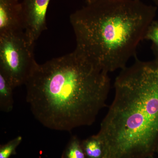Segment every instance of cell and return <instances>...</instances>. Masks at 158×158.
Wrapping results in <instances>:
<instances>
[{"mask_svg":"<svg viewBox=\"0 0 158 158\" xmlns=\"http://www.w3.org/2000/svg\"><path fill=\"white\" fill-rule=\"evenodd\" d=\"M108 74L74 50L37 64L25 84L27 102L37 121L50 129L91 125L106 106Z\"/></svg>","mask_w":158,"mask_h":158,"instance_id":"1","label":"cell"},{"mask_svg":"<svg viewBox=\"0 0 158 158\" xmlns=\"http://www.w3.org/2000/svg\"><path fill=\"white\" fill-rule=\"evenodd\" d=\"M96 136L102 158H148L158 144V61L137 59L121 70Z\"/></svg>","mask_w":158,"mask_h":158,"instance_id":"2","label":"cell"},{"mask_svg":"<svg viewBox=\"0 0 158 158\" xmlns=\"http://www.w3.org/2000/svg\"><path fill=\"white\" fill-rule=\"evenodd\" d=\"M157 7L141 0H99L71 15L75 50L109 73L125 68L144 40Z\"/></svg>","mask_w":158,"mask_h":158,"instance_id":"3","label":"cell"},{"mask_svg":"<svg viewBox=\"0 0 158 158\" xmlns=\"http://www.w3.org/2000/svg\"><path fill=\"white\" fill-rule=\"evenodd\" d=\"M34 47L24 31L0 34V73L14 88L25 85L38 64Z\"/></svg>","mask_w":158,"mask_h":158,"instance_id":"4","label":"cell"},{"mask_svg":"<svg viewBox=\"0 0 158 158\" xmlns=\"http://www.w3.org/2000/svg\"><path fill=\"white\" fill-rule=\"evenodd\" d=\"M50 0H22L23 27L30 44L36 40L47 29L46 14Z\"/></svg>","mask_w":158,"mask_h":158,"instance_id":"5","label":"cell"},{"mask_svg":"<svg viewBox=\"0 0 158 158\" xmlns=\"http://www.w3.org/2000/svg\"><path fill=\"white\" fill-rule=\"evenodd\" d=\"M24 31L19 0H0V34Z\"/></svg>","mask_w":158,"mask_h":158,"instance_id":"6","label":"cell"},{"mask_svg":"<svg viewBox=\"0 0 158 158\" xmlns=\"http://www.w3.org/2000/svg\"><path fill=\"white\" fill-rule=\"evenodd\" d=\"M14 89L10 82L2 74L0 73V110L1 111L9 113L13 110Z\"/></svg>","mask_w":158,"mask_h":158,"instance_id":"7","label":"cell"},{"mask_svg":"<svg viewBox=\"0 0 158 158\" xmlns=\"http://www.w3.org/2000/svg\"><path fill=\"white\" fill-rule=\"evenodd\" d=\"M82 147L87 158H102L103 150L101 142L96 135L81 141Z\"/></svg>","mask_w":158,"mask_h":158,"instance_id":"8","label":"cell"},{"mask_svg":"<svg viewBox=\"0 0 158 158\" xmlns=\"http://www.w3.org/2000/svg\"><path fill=\"white\" fill-rule=\"evenodd\" d=\"M62 158H87L81 141L77 136H73L71 138L62 153Z\"/></svg>","mask_w":158,"mask_h":158,"instance_id":"9","label":"cell"},{"mask_svg":"<svg viewBox=\"0 0 158 158\" xmlns=\"http://www.w3.org/2000/svg\"><path fill=\"white\" fill-rule=\"evenodd\" d=\"M144 40L151 42L155 60L158 61V20H154L148 28Z\"/></svg>","mask_w":158,"mask_h":158,"instance_id":"10","label":"cell"},{"mask_svg":"<svg viewBox=\"0 0 158 158\" xmlns=\"http://www.w3.org/2000/svg\"><path fill=\"white\" fill-rule=\"evenodd\" d=\"M23 140L22 136H19L8 143L0 147V158H9L16 153V149Z\"/></svg>","mask_w":158,"mask_h":158,"instance_id":"11","label":"cell"},{"mask_svg":"<svg viewBox=\"0 0 158 158\" xmlns=\"http://www.w3.org/2000/svg\"><path fill=\"white\" fill-rule=\"evenodd\" d=\"M99 1V0H86L87 4H90L96 2L97 1Z\"/></svg>","mask_w":158,"mask_h":158,"instance_id":"12","label":"cell"},{"mask_svg":"<svg viewBox=\"0 0 158 158\" xmlns=\"http://www.w3.org/2000/svg\"><path fill=\"white\" fill-rule=\"evenodd\" d=\"M153 2L155 3V4L158 6V0H152Z\"/></svg>","mask_w":158,"mask_h":158,"instance_id":"13","label":"cell"},{"mask_svg":"<svg viewBox=\"0 0 158 158\" xmlns=\"http://www.w3.org/2000/svg\"><path fill=\"white\" fill-rule=\"evenodd\" d=\"M157 148H158V146H157Z\"/></svg>","mask_w":158,"mask_h":158,"instance_id":"14","label":"cell"}]
</instances>
